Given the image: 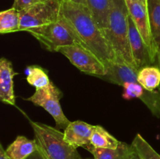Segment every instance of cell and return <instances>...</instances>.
Segmentation results:
<instances>
[{
  "label": "cell",
  "instance_id": "d6986e66",
  "mask_svg": "<svg viewBox=\"0 0 160 159\" xmlns=\"http://www.w3.org/2000/svg\"><path fill=\"white\" fill-rule=\"evenodd\" d=\"M147 10L153 38L160 48V0H147Z\"/></svg>",
  "mask_w": 160,
  "mask_h": 159
},
{
  "label": "cell",
  "instance_id": "83f0119b",
  "mask_svg": "<svg viewBox=\"0 0 160 159\" xmlns=\"http://www.w3.org/2000/svg\"><path fill=\"white\" fill-rule=\"evenodd\" d=\"M142 2H144L146 3V4H147V0H142Z\"/></svg>",
  "mask_w": 160,
  "mask_h": 159
},
{
  "label": "cell",
  "instance_id": "5bb4252c",
  "mask_svg": "<svg viewBox=\"0 0 160 159\" xmlns=\"http://www.w3.org/2000/svg\"><path fill=\"white\" fill-rule=\"evenodd\" d=\"M38 149L35 140H30L24 136H17L6 149L11 159H27Z\"/></svg>",
  "mask_w": 160,
  "mask_h": 159
},
{
  "label": "cell",
  "instance_id": "7c38bea8",
  "mask_svg": "<svg viewBox=\"0 0 160 159\" xmlns=\"http://www.w3.org/2000/svg\"><path fill=\"white\" fill-rule=\"evenodd\" d=\"M94 126L84 121L70 122L64 129V140L73 147H84L90 143Z\"/></svg>",
  "mask_w": 160,
  "mask_h": 159
},
{
  "label": "cell",
  "instance_id": "ac0fdd59",
  "mask_svg": "<svg viewBox=\"0 0 160 159\" xmlns=\"http://www.w3.org/2000/svg\"><path fill=\"white\" fill-rule=\"evenodd\" d=\"M20 30V11L11 7L0 12V33L2 34Z\"/></svg>",
  "mask_w": 160,
  "mask_h": 159
},
{
  "label": "cell",
  "instance_id": "e0dca14e",
  "mask_svg": "<svg viewBox=\"0 0 160 159\" xmlns=\"http://www.w3.org/2000/svg\"><path fill=\"white\" fill-rule=\"evenodd\" d=\"M138 81L148 91H155L160 86V69L156 65H148L138 72Z\"/></svg>",
  "mask_w": 160,
  "mask_h": 159
},
{
  "label": "cell",
  "instance_id": "f1b7e54d",
  "mask_svg": "<svg viewBox=\"0 0 160 159\" xmlns=\"http://www.w3.org/2000/svg\"><path fill=\"white\" fill-rule=\"evenodd\" d=\"M126 1H128V0H126Z\"/></svg>",
  "mask_w": 160,
  "mask_h": 159
},
{
  "label": "cell",
  "instance_id": "9c48e42d",
  "mask_svg": "<svg viewBox=\"0 0 160 159\" xmlns=\"http://www.w3.org/2000/svg\"><path fill=\"white\" fill-rule=\"evenodd\" d=\"M126 2L129 9L130 16L135 23L144 41L148 46L152 55L156 60L158 48L152 34L147 4L142 0H128Z\"/></svg>",
  "mask_w": 160,
  "mask_h": 159
},
{
  "label": "cell",
  "instance_id": "4fadbf2b",
  "mask_svg": "<svg viewBox=\"0 0 160 159\" xmlns=\"http://www.w3.org/2000/svg\"><path fill=\"white\" fill-rule=\"evenodd\" d=\"M84 148L93 155L94 159H131L136 154L132 145L123 142L115 149L95 148L90 143Z\"/></svg>",
  "mask_w": 160,
  "mask_h": 159
},
{
  "label": "cell",
  "instance_id": "44dd1931",
  "mask_svg": "<svg viewBox=\"0 0 160 159\" xmlns=\"http://www.w3.org/2000/svg\"><path fill=\"white\" fill-rule=\"evenodd\" d=\"M131 145L141 159H160V154L140 133L134 137Z\"/></svg>",
  "mask_w": 160,
  "mask_h": 159
},
{
  "label": "cell",
  "instance_id": "603a6c76",
  "mask_svg": "<svg viewBox=\"0 0 160 159\" xmlns=\"http://www.w3.org/2000/svg\"><path fill=\"white\" fill-rule=\"evenodd\" d=\"M27 159H47V158L45 157L43 153H42L40 150L38 149L35 152L33 153V154H31V155H30Z\"/></svg>",
  "mask_w": 160,
  "mask_h": 159
},
{
  "label": "cell",
  "instance_id": "484cf974",
  "mask_svg": "<svg viewBox=\"0 0 160 159\" xmlns=\"http://www.w3.org/2000/svg\"><path fill=\"white\" fill-rule=\"evenodd\" d=\"M72 1H74V2H76L82 3V4L86 5V0H72Z\"/></svg>",
  "mask_w": 160,
  "mask_h": 159
},
{
  "label": "cell",
  "instance_id": "52a82bcc",
  "mask_svg": "<svg viewBox=\"0 0 160 159\" xmlns=\"http://www.w3.org/2000/svg\"><path fill=\"white\" fill-rule=\"evenodd\" d=\"M62 96V91L52 82L48 87L35 89L34 94L26 100L34 105L43 108L55 120L58 129H65L70 121L64 114L59 102Z\"/></svg>",
  "mask_w": 160,
  "mask_h": 159
},
{
  "label": "cell",
  "instance_id": "7a4b0ae2",
  "mask_svg": "<svg viewBox=\"0 0 160 159\" xmlns=\"http://www.w3.org/2000/svg\"><path fill=\"white\" fill-rule=\"evenodd\" d=\"M106 68V75L98 77L99 79L123 87V99H140L152 115L160 118L159 92L158 90L148 91L139 84L137 77L138 70L118 61L107 64Z\"/></svg>",
  "mask_w": 160,
  "mask_h": 159
},
{
  "label": "cell",
  "instance_id": "ffe728a7",
  "mask_svg": "<svg viewBox=\"0 0 160 159\" xmlns=\"http://www.w3.org/2000/svg\"><path fill=\"white\" fill-rule=\"evenodd\" d=\"M27 81L30 85L38 88H44L50 85V80L46 71L38 65H31L26 70Z\"/></svg>",
  "mask_w": 160,
  "mask_h": 159
},
{
  "label": "cell",
  "instance_id": "ba28073f",
  "mask_svg": "<svg viewBox=\"0 0 160 159\" xmlns=\"http://www.w3.org/2000/svg\"><path fill=\"white\" fill-rule=\"evenodd\" d=\"M58 52L63 55L68 60L82 73L95 77L106 75V65L92 51L83 45H68L59 48Z\"/></svg>",
  "mask_w": 160,
  "mask_h": 159
},
{
  "label": "cell",
  "instance_id": "d4e9b609",
  "mask_svg": "<svg viewBox=\"0 0 160 159\" xmlns=\"http://www.w3.org/2000/svg\"><path fill=\"white\" fill-rule=\"evenodd\" d=\"M156 63H157V66L160 69V48L157 52V56H156ZM158 89H159V90H158V91H159L160 94V86Z\"/></svg>",
  "mask_w": 160,
  "mask_h": 159
},
{
  "label": "cell",
  "instance_id": "f546056e",
  "mask_svg": "<svg viewBox=\"0 0 160 159\" xmlns=\"http://www.w3.org/2000/svg\"><path fill=\"white\" fill-rule=\"evenodd\" d=\"M87 159H90V158H87Z\"/></svg>",
  "mask_w": 160,
  "mask_h": 159
},
{
  "label": "cell",
  "instance_id": "3957f363",
  "mask_svg": "<svg viewBox=\"0 0 160 159\" xmlns=\"http://www.w3.org/2000/svg\"><path fill=\"white\" fill-rule=\"evenodd\" d=\"M129 17L126 0H112L108 26L103 32L112 45L118 62L136 69L130 47Z\"/></svg>",
  "mask_w": 160,
  "mask_h": 159
},
{
  "label": "cell",
  "instance_id": "8992f818",
  "mask_svg": "<svg viewBox=\"0 0 160 159\" xmlns=\"http://www.w3.org/2000/svg\"><path fill=\"white\" fill-rule=\"evenodd\" d=\"M60 10L61 0H41L31 5L20 11V31H28L57 21Z\"/></svg>",
  "mask_w": 160,
  "mask_h": 159
},
{
  "label": "cell",
  "instance_id": "4316f807",
  "mask_svg": "<svg viewBox=\"0 0 160 159\" xmlns=\"http://www.w3.org/2000/svg\"><path fill=\"white\" fill-rule=\"evenodd\" d=\"M131 159H141V158L138 157V155L137 154H135L134 156H133L132 157H131Z\"/></svg>",
  "mask_w": 160,
  "mask_h": 159
},
{
  "label": "cell",
  "instance_id": "30bf717a",
  "mask_svg": "<svg viewBox=\"0 0 160 159\" xmlns=\"http://www.w3.org/2000/svg\"><path fill=\"white\" fill-rule=\"evenodd\" d=\"M129 41L131 54L138 70L156 63V60L152 55L131 16L129 17Z\"/></svg>",
  "mask_w": 160,
  "mask_h": 159
},
{
  "label": "cell",
  "instance_id": "6da1fadb",
  "mask_svg": "<svg viewBox=\"0 0 160 159\" xmlns=\"http://www.w3.org/2000/svg\"><path fill=\"white\" fill-rule=\"evenodd\" d=\"M60 15L81 45L98 56L106 65L118 61L112 45L86 5L72 0H61Z\"/></svg>",
  "mask_w": 160,
  "mask_h": 159
},
{
  "label": "cell",
  "instance_id": "2e32d148",
  "mask_svg": "<svg viewBox=\"0 0 160 159\" xmlns=\"http://www.w3.org/2000/svg\"><path fill=\"white\" fill-rule=\"evenodd\" d=\"M120 142L102 126H94L90 139V144L92 147L95 148L115 149L118 147Z\"/></svg>",
  "mask_w": 160,
  "mask_h": 159
},
{
  "label": "cell",
  "instance_id": "cb8c5ba5",
  "mask_svg": "<svg viewBox=\"0 0 160 159\" xmlns=\"http://www.w3.org/2000/svg\"><path fill=\"white\" fill-rule=\"evenodd\" d=\"M0 159H11L9 156L6 154V150H4L2 145L0 144Z\"/></svg>",
  "mask_w": 160,
  "mask_h": 159
},
{
  "label": "cell",
  "instance_id": "9a60e30c",
  "mask_svg": "<svg viewBox=\"0 0 160 159\" xmlns=\"http://www.w3.org/2000/svg\"><path fill=\"white\" fill-rule=\"evenodd\" d=\"M112 0H86V6L102 31L107 28Z\"/></svg>",
  "mask_w": 160,
  "mask_h": 159
},
{
  "label": "cell",
  "instance_id": "277c9868",
  "mask_svg": "<svg viewBox=\"0 0 160 159\" xmlns=\"http://www.w3.org/2000/svg\"><path fill=\"white\" fill-rule=\"evenodd\" d=\"M38 149L47 159H82L77 148L64 140L63 132L56 128L30 120Z\"/></svg>",
  "mask_w": 160,
  "mask_h": 159
},
{
  "label": "cell",
  "instance_id": "7402d4cb",
  "mask_svg": "<svg viewBox=\"0 0 160 159\" xmlns=\"http://www.w3.org/2000/svg\"><path fill=\"white\" fill-rule=\"evenodd\" d=\"M39 1L41 0H14L12 7L15 8L17 10L21 11Z\"/></svg>",
  "mask_w": 160,
  "mask_h": 159
},
{
  "label": "cell",
  "instance_id": "8fae6325",
  "mask_svg": "<svg viewBox=\"0 0 160 159\" xmlns=\"http://www.w3.org/2000/svg\"><path fill=\"white\" fill-rule=\"evenodd\" d=\"M14 71L12 62L6 58L0 59V100L6 104L14 106L16 104L14 93Z\"/></svg>",
  "mask_w": 160,
  "mask_h": 159
},
{
  "label": "cell",
  "instance_id": "5b68a950",
  "mask_svg": "<svg viewBox=\"0 0 160 159\" xmlns=\"http://www.w3.org/2000/svg\"><path fill=\"white\" fill-rule=\"evenodd\" d=\"M28 32L37 39L45 49L49 51L58 52L59 48L75 44L82 45L70 25L61 15L57 21L34 28Z\"/></svg>",
  "mask_w": 160,
  "mask_h": 159
}]
</instances>
